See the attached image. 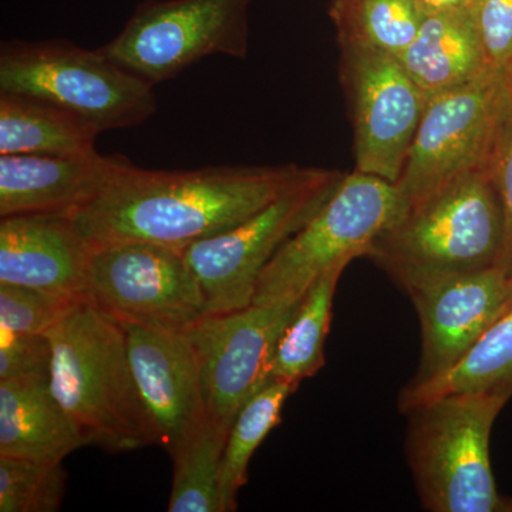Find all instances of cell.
<instances>
[{
  "mask_svg": "<svg viewBox=\"0 0 512 512\" xmlns=\"http://www.w3.org/2000/svg\"><path fill=\"white\" fill-rule=\"evenodd\" d=\"M315 170L293 163L147 170L119 154L103 191L70 217L93 249L123 242L184 249L247 221Z\"/></svg>",
  "mask_w": 512,
  "mask_h": 512,
  "instance_id": "cell-1",
  "label": "cell"
},
{
  "mask_svg": "<svg viewBox=\"0 0 512 512\" xmlns=\"http://www.w3.org/2000/svg\"><path fill=\"white\" fill-rule=\"evenodd\" d=\"M505 245L500 192L488 171H474L404 205L367 258L409 292L446 276L503 265Z\"/></svg>",
  "mask_w": 512,
  "mask_h": 512,
  "instance_id": "cell-2",
  "label": "cell"
},
{
  "mask_svg": "<svg viewBox=\"0 0 512 512\" xmlns=\"http://www.w3.org/2000/svg\"><path fill=\"white\" fill-rule=\"evenodd\" d=\"M47 336L53 352L50 389L87 446L127 453L158 444L120 323L82 301Z\"/></svg>",
  "mask_w": 512,
  "mask_h": 512,
  "instance_id": "cell-3",
  "label": "cell"
},
{
  "mask_svg": "<svg viewBox=\"0 0 512 512\" xmlns=\"http://www.w3.org/2000/svg\"><path fill=\"white\" fill-rule=\"evenodd\" d=\"M500 392L448 394L406 413V457L421 507L430 512H512L491 468L495 420L511 399Z\"/></svg>",
  "mask_w": 512,
  "mask_h": 512,
  "instance_id": "cell-4",
  "label": "cell"
},
{
  "mask_svg": "<svg viewBox=\"0 0 512 512\" xmlns=\"http://www.w3.org/2000/svg\"><path fill=\"white\" fill-rule=\"evenodd\" d=\"M0 92L56 104L104 131L141 126L157 113L154 87L100 49L69 40H3Z\"/></svg>",
  "mask_w": 512,
  "mask_h": 512,
  "instance_id": "cell-5",
  "label": "cell"
},
{
  "mask_svg": "<svg viewBox=\"0 0 512 512\" xmlns=\"http://www.w3.org/2000/svg\"><path fill=\"white\" fill-rule=\"evenodd\" d=\"M402 210L396 185L357 171L345 174L332 197L266 265L252 303L299 298L320 276L369 255Z\"/></svg>",
  "mask_w": 512,
  "mask_h": 512,
  "instance_id": "cell-6",
  "label": "cell"
},
{
  "mask_svg": "<svg viewBox=\"0 0 512 512\" xmlns=\"http://www.w3.org/2000/svg\"><path fill=\"white\" fill-rule=\"evenodd\" d=\"M251 2L143 0L119 35L99 49L153 87L205 57L244 60Z\"/></svg>",
  "mask_w": 512,
  "mask_h": 512,
  "instance_id": "cell-7",
  "label": "cell"
},
{
  "mask_svg": "<svg viewBox=\"0 0 512 512\" xmlns=\"http://www.w3.org/2000/svg\"><path fill=\"white\" fill-rule=\"evenodd\" d=\"M343 177L342 171L316 168L308 180L247 221L183 249L204 293L207 315L252 305L266 265L332 197Z\"/></svg>",
  "mask_w": 512,
  "mask_h": 512,
  "instance_id": "cell-8",
  "label": "cell"
},
{
  "mask_svg": "<svg viewBox=\"0 0 512 512\" xmlns=\"http://www.w3.org/2000/svg\"><path fill=\"white\" fill-rule=\"evenodd\" d=\"M86 301L120 325L185 332L207 315L183 249L123 242L93 249Z\"/></svg>",
  "mask_w": 512,
  "mask_h": 512,
  "instance_id": "cell-9",
  "label": "cell"
},
{
  "mask_svg": "<svg viewBox=\"0 0 512 512\" xmlns=\"http://www.w3.org/2000/svg\"><path fill=\"white\" fill-rule=\"evenodd\" d=\"M505 92V73L490 69L430 97L396 183L403 207L461 175L488 171Z\"/></svg>",
  "mask_w": 512,
  "mask_h": 512,
  "instance_id": "cell-10",
  "label": "cell"
},
{
  "mask_svg": "<svg viewBox=\"0 0 512 512\" xmlns=\"http://www.w3.org/2000/svg\"><path fill=\"white\" fill-rule=\"evenodd\" d=\"M339 79L355 137V171L396 185L429 94L396 56L359 47H340Z\"/></svg>",
  "mask_w": 512,
  "mask_h": 512,
  "instance_id": "cell-11",
  "label": "cell"
},
{
  "mask_svg": "<svg viewBox=\"0 0 512 512\" xmlns=\"http://www.w3.org/2000/svg\"><path fill=\"white\" fill-rule=\"evenodd\" d=\"M301 298L210 313L185 330L200 366L207 412L225 429L261 384L276 340Z\"/></svg>",
  "mask_w": 512,
  "mask_h": 512,
  "instance_id": "cell-12",
  "label": "cell"
},
{
  "mask_svg": "<svg viewBox=\"0 0 512 512\" xmlns=\"http://www.w3.org/2000/svg\"><path fill=\"white\" fill-rule=\"evenodd\" d=\"M512 292V275L503 265L446 276L406 292L421 329L416 386L443 375L503 315Z\"/></svg>",
  "mask_w": 512,
  "mask_h": 512,
  "instance_id": "cell-13",
  "label": "cell"
},
{
  "mask_svg": "<svg viewBox=\"0 0 512 512\" xmlns=\"http://www.w3.org/2000/svg\"><path fill=\"white\" fill-rule=\"evenodd\" d=\"M138 393L168 453L210 414L197 356L184 332L121 325Z\"/></svg>",
  "mask_w": 512,
  "mask_h": 512,
  "instance_id": "cell-14",
  "label": "cell"
},
{
  "mask_svg": "<svg viewBox=\"0 0 512 512\" xmlns=\"http://www.w3.org/2000/svg\"><path fill=\"white\" fill-rule=\"evenodd\" d=\"M92 255L70 215L0 218V284L86 301Z\"/></svg>",
  "mask_w": 512,
  "mask_h": 512,
  "instance_id": "cell-15",
  "label": "cell"
},
{
  "mask_svg": "<svg viewBox=\"0 0 512 512\" xmlns=\"http://www.w3.org/2000/svg\"><path fill=\"white\" fill-rule=\"evenodd\" d=\"M117 157L0 156V218L74 214L103 191Z\"/></svg>",
  "mask_w": 512,
  "mask_h": 512,
  "instance_id": "cell-16",
  "label": "cell"
},
{
  "mask_svg": "<svg viewBox=\"0 0 512 512\" xmlns=\"http://www.w3.org/2000/svg\"><path fill=\"white\" fill-rule=\"evenodd\" d=\"M397 59L430 97L473 82L490 70L473 0L458 8L427 13L412 45Z\"/></svg>",
  "mask_w": 512,
  "mask_h": 512,
  "instance_id": "cell-17",
  "label": "cell"
},
{
  "mask_svg": "<svg viewBox=\"0 0 512 512\" xmlns=\"http://www.w3.org/2000/svg\"><path fill=\"white\" fill-rule=\"evenodd\" d=\"M87 446L49 380L0 382V457L62 463Z\"/></svg>",
  "mask_w": 512,
  "mask_h": 512,
  "instance_id": "cell-18",
  "label": "cell"
},
{
  "mask_svg": "<svg viewBox=\"0 0 512 512\" xmlns=\"http://www.w3.org/2000/svg\"><path fill=\"white\" fill-rule=\"evenodd\" d=\"M100 131L82 117L26 94L0 92V156L92 157Z\"/></svg>",
  "mask_w": 512,
  "mask_h": 512,
  "instance_id": "cell-19",
  "label": "cell"
},
{
  "mask_svg": "<svg viewBox=\"0 0 512 512\" xmlns=\"http://www.w3.org/2000/svg\"><path fill=\"white\" fill-rule=\"evenodd\" d=\"M343 271L345 268L332 269L303 293L298 308L276 340L259 387L271 380L299 386L325 366L333 299Z\"/></svg>",
  "mask_w": 512,
  "mask_h": 512,
  "instance_id": "cell-20",
  "label": "cell"
},
{
  "mask_svg": "<svg viewBox=\"0 0 512 512\" xmlns=\"http://www.w3.org/2000/svg\"><path fill=\"white\" fill-rule=\"evenodd\" d=\"M500 392L512 396V312H504L470 350L443 375L407 384L399 397L403 414L448 394Z\"/></svg>",
  "mask_w": 512,
  "mask_h": 512,
  "instance_id": "cell-21",
  "label": "cell"
},
{
  "mask_svg": "<svg viewBox=\"0 0 512 512\" xmlns=\"http://www.w3.org/2000/svg\"><path fill=\"white\" fill-rule=\"evenodd\" d=\"M426 16L414 0H332L329 6L339 47L396 57L412 45Z\"/></svg>",
  "mask_w": 512,
  "mask_h": 512,
  "instance_id": "cell-22",
  "label": "cell"
},
{
  "mask_svg": "<svg viewBox=\"0 0 512 512\" xmlns=\"http://www.w3.org/2000/svg\"><path fill=\"white\" fill-rule=\"evenodd\" d=\"M228 433L208 416L174 447L168 511L222 512L220 474Z\"/></svg>",
  "mask_w": 512,
  "mask_h": 512,
  "instance_id": "cell-23",
  "label": "cell"
},
{
  "mask_svg": "<svg viewBox=\"0 0 512 512\" xmlns=\"http://www.w3.org/2000/svg\"><path fill=\"white\" fill-rule=\"evenodd\" d=\"M298 384L271 380L262 384L239 410L229 429L222 456V512L237 510L239 490L247 484L248 466L262 441L282 421V409Z\"/></svg>",
  "mask_w": 512,
  "mask_h": 512,
  "instance_id": "cell-24",
  "label": "cell"
},
{
  "mask_svg": "<svg viewBox=\"0 0 512 512\" xmlns=\"http://www.w3.org/2000/svg\"><path fill=\"white\" fill-rule=\"evenodd\" d=\"M62 463L0 457V512H56L66 493Z\"/></svg>",
  "mask_w": 512,
  "mask_h": 512,
  "instance_id": "cell-25",
  "label": "cell"
},
{
  "mask_svg": "<svg viewBox=\"0 0 512 512\" xmlns=\"http://www.w3.org/2000/svg\"><path fill=\"white\" fill-rule=\"evenodd\" d=\"M79 302L26 286L0 284V326L13 332L47 335Z\"/></svg>",
  "mask_w": 512,
  "mask_h": 512,
  "instance_id": "cell-26",
  "label": "cell"
},
{
  "mask_svg": "<svg viewBox=\"0 0 512 512\" xmlns=\"http://www.w3.org/2000/svg\"><path fill=\"white\" fill-rule=\"evenodd\" d=\"M52 357L49 336L13 332L0 326V382H50Z\"/></svg>",
  "mask_w": 512,
  "mask_h": 512,
  "instance_id": "cell-27",
  "label": "cell"
},
{
  "mask_svg": "<svg viewBox=\"0 0 512 512\" xmlns=\"http://www.w3.org/2000/svg\"><path fill=\"white\" fill-rule=\"evenodd\" d=\"M477 28L491 70H512V0H473Z\"/></svg>",
  "mask_w": 512,
  "mask_h": 512,
  "instance_id": "cell-28",
  "label": "cell"
},
{
  "mask_svg": "<svg viewBox=\"0 0 512 512\" xmlns=\"http://www.w3.org/2000/svg\"><path fill=\"white\" fill-rule=\"evenodd\" d=\"M507 92L500 126L491 154L488 173L503 200L505 221H507V245L503 265L512 275V70L505 72Z\"/></svg>",
  "mask_w": 512,
  "mask_h": 512,
  "instance_id": "cell-29",
  "label": "cell"
},
{
  "mask_svg": "<svg viewBox=\"0 0 512 512\" xmlns=\"http://www.w3.org/2000/svg\"><path fill=\"white\" fill-rule=\"evenodd\" d=\"M417 5L426 13L440 12V10H447L458 8V6L467 5L471 0H414Z\"/></svg>",
  "mask_w": 512,
  "mask_h": 512,
  "instance_id": "cell-30",
  "label": "cell"
},
{
  "mask_svg": "<svg viewBox=\"0 0 512 512\" xmlns=\"http://www.w3.org/2000/svg\"><path fill=\"white\" fill-rule=\"evenodd\" d=\"M504 312H512V292H511L510 299H508L507 306H505Z\"/></svg>",
  "mask_w": 512,
  "mask_h": 512,
  "instance_id": "cell-31",
  "label": "cell"
}]
</instances>
